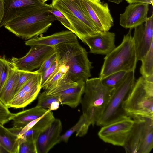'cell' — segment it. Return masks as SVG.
Returning a JSON list of instances; mask_svg holds the SVG:
<instances>
[{"instance_id": "cell-1", "label": "cell", "mask_w": 153, "mask_h": 153, "mask_svg": "<svg viewBox=\"0 0 153 153\" xmlns=\"http://www.w3.org/2000/svg\"><path fill=\"white\" fill-rule=\"evenodd\" d=\"M58 62L69 66L67 77L75 82H85L91 76L93 67L86 50L78 41L59 44L54 47Z\"/></svg>"}, {"instance_id": "cell-2", "label": "cell", "mask_w": 153, "mask_h": 153, "mask_svg": "<svg viewBox=\"0 0 153 153\" xmlns=\"http://www.w3.org/2000/svg\"><path fill=\"white\" fill-rule=\"evenodd\" d=\"M132 30L129 29L121 43L104 57L99 77L101 79L118 71H135L138 60Z\"/></svg>"}, {"instance_id": "cell-3", "label": "cell", "mask_w": 153, "mask_h": 153, "mask_svg": "<svg viewBox=\"0 0 153 153\" xmlns=\"http://www.w3.org/2000/svg\"><path fill=\"white\" fill-rule=\"evenodd\" d=\"M122 108L126 114L132 117L153 118V75L141 76L137 80Z\"/></svg>"}, {"instance_id": "cell-4", "label": "cell", "mask_w": 153, "mask_h": 153, "mask_svg": "<svg viewBox=\"0 0 153 153\" xmlns=\"http://www.w3.org/2000/svg\"><path fill=\"white\" fill-rule=\"evenodd\" d=\"M51 4L43 7L27 15L15 19L7 23L5 27L17 36L30 39L45 33L55 20L48 11Z\"/></svg>"}, {"instance_id": "cell-5", "label": "cell", "mask_w": 153, "mask_h": 153, "mask_svg": "<svg viewBox=\"0 0 153 153\" xmlns=\"http://www.w3.org/2000/svg\"><path fill=\"white\" fill-rule=\"evenodd\" d=\"M82 0H52V7L61 12L79 39L100 32L83 6Z\"/></svg>"}, {"instance_id": "cell-6", "label": "cell", "mask_w": 153, "mask_h": 153, "mask_svg": "<svg viewBox=\"0 0 153 153\" xmlns=\"http://www.w3.org/2000/svg\"><path fill=\"white\" fill-rule=\"evenodd\" d=\"M135 82L134 71L127 72L121 83L114 89L111 97L96 124L97 125L102 126L127 115L123 109L122 105Z\"/></svg>"}, {"instance_id": "cell-7", "label": "cell", "mask_w": 153, "mask_h": 153, "mask_svg": "<svg viewBox=\"0 0 153 153\" xmlns=\"http://www.w3.org/2000/svg\"><path fill=\"white\" fill-rule=\"evenodd\" d=\"M114 89L104 85L99 77L88 79L85 82L84 94L80 102L82 109L89 108L100 117Z\"/></svg>"}, {"instance_id": "cell-8", "label": "cell", "mask_w": 153, "mask_h": 153, "mask_svg": "<svg viewBox=\"0 0 153 153\" xmlns=\"http://www.w3.org/2000/svg\"><path fill=\"white\" fill-rule=\"evenodd\" d=\"M134 119L125 116L103 126L98 135L104 142L114 146H124L134 124Z\"/></svg>"}, {"instance_id": "cell-9", "label": "cell", "mask_w": 153, "mask_h": 153, "mask_svg": "<svg viewBox=\"0 0 153 153\" xmlns=\"http://www.w3.org/2000/svg\"><path fill=\"white\" fill-rule=\"evenodd\" d=\"M85 83L82 81H73L66 76L56 85L45 91L48 95L58 97L61 105L75 108L81 102L84 92Z\"/></svg>"}, {"instance_id": "cell-10", "label": "cell", "mask_w": 153, "mask_h": 153, "mask_svg": "<svg viewBox=\"0 0 153 153\" xmlns=\"http://www.w3.org/2000/svg\"><path fill=\"white\" fill-rule=\"evenodd\" d=\"M24 56L19 58L12 57L11 62L15 68L19 71H31L39 68L44 61L54 52V48L36 45Z\"/></svg>"}, {"instance_id": "cell-11", "label": "cell", "mask_w": 153, "mask_h": 153, "mask_svg": "<svg viewBox=\"0 0 153 153\" xmlns=\"http://www.w3.org/2000/svg\"><path fill=\"white\" fill-rule=\"evenodd\" d=\"M4 15L0 27L13 20L34 12L48 5L40 0H3Z\"/></svg>"}, {"instance_id": "cell-12", "label": "cell", "mask_w": 153, "mask_h": 153, "mask_svg": "<svg viewBox=\"0 0 153 153\" xmlns=\"http://www.w3.org/2000/svg\"><path fill=\"white\" fill-rule=\"evenodd\" d=\"M89 16L101 32L108 31L114 25L113 19L108 3L100 0H82Z\"/></svg>"}, {"instance_id": "cell-13", "label": "cell", "mask_w": 153, "mask_h": 153, "mask_svg": "<svg viewBox=\"0 0 153 153\" xmlns=\"http://www.w3.org/2000/svg\"><path fill=\"white\" fill-rule=\"evenodd\" d=\"M143 24L134 28L133 37L137 59L141 61L153 43V14Z\"/></svg>"}, {"instance_id": "cell-14", "label": "cell", "mask_w": 153, "mask_h": 153, "mask_svg": "<svg viewBox=\"0 0 153 153\" xmlns=\"http://www.w3.org/2000/svg\"><path fill=\"white\" fill-rule=\"evenodd\" d=\"M115 36L114 33L108 31L100 32L79 39L88 46L90 53L106 55L116 47Z\"/></svg>"}, {"instance_id": "cell-15", "label": "cell", "mask_w": 153, "mask_h": 153, "mask_svg": "<svg viewBox=\"0 0 153 153\" xmlns=\"http://www.w3.org/2000/svg\"><path fill=\"white\" fill-rule=\"evenodd\" d=\"M62 129L61 121L55 119L48 126L39 134L36 141L37 153H47L61 141Z\"/></svg>"}, {"instance_id": "cell-16", "label": "cell", "mask_w": 153, "mask_h": 153, "mask_svg": "<svg viewBox=\"0 0 153 153\" xmlns=\"http://www.w3.org/2000/svg\"><path fill=\"white\" fill-rule=\"evenodd\" d=\"M149 4H129L123 13L120 14L119 23L125 28L133 29L143 24L147 19Z\"/></svg>"}, {"instance_id": "cell-17", "label": "cell", "mask_w": 153, "mask_h": 153, "mask_svg": "<svg viewBox=\"0 0 153 153\" xmlns=\"http://www.w3.org/2000/svg\"><path fill=\"white\" fill-rule=\"evenodd\" d=\"M78 41L77 36L71 31H62L45 36H34L25 42L26 45H42L54 48L63 43Z\"/></svg>"}, {"instance_id": "cell-18", "label": "cell", "mask_w": 153, "mask_h": 153, "mask_svg": "<svg viewBox=\"0 0 153 153\" xmlns=\"http://www.w3.org/2000/svg\"><path fill=\"white\" fill-rule=\"evenodd\" d=\"M49 111L36 105V106L15 113L12 119L13 126L9 130L17 135L21 130L28 123L43 116Z\"/></svg>"}, {"instance_id": "cell-19", "label": "cell", "mask_w": 153, "mask_h": 153, "mask_svg": "<svg viewBox=\"0 0 153 153\" xmlns=\"http://www.w3.org/2000/svg\"><path fill=\"white\" fill-rule=\"evenodd\" d=\"M144 117L136 116L132 117L134 121V125L123 146L126 153H138L143 138Z\"/></svg>"}, {"instance_id": "cell-20", "label": "cell", "mask_w": 153, "mask_h": 153, "mask_svg": "<svg viewBox=\"0 0 153 153\" xmlns=\"http://www.w3.org/2000/svg\"><path fill=\"white\" fill-rule=\"evenodd\" d=\"M0 144L8 153L19 152V145L17 136L0 124Z\"/></svg>"}, {"instance_id": "cell-21", "label": "cell", "mask_w": 153, "mask_h": 153, "mask_svg": "<svg viewBox=\"0 0 153 153\" xmlns=\"http://www.w3.org/2000/svg\"><path fill=\"white\" fill-rule=\"evenodd\" d=\"M19 77V71L15 68L1 89L0 93V100L6 106L15 93Z\"/></svg>"}, {"instance_id": "cell-22", "label": "cell", "mask_w": 153, "mask_h": 153, "mask_svg": "<svg viewBox=\"0 0 153 153\" xmlns=\"http://www.w3.org/2000/svg\"><path fill=\"white\" fill-rule=\"evenodd\" d=\"M153 148V118L144 117V132L138 153H149Z\"/></svg>"}, {"instance_id": "cell-23", "label": "cell", "mask_w": 153, "mask_h": 153, "mask_svg": "<svg viewBox=\"0 0 153 153\" xmlns=\"http://www.w3.org/2000/svg\"><path fill=\"white\" fill-rule=\"evenodd\" d=\"M91 125L90 123L82 114L78 122L61 136V141L67 142L70 137L75 132L76 136L81 137L84 136L87 133Z\"/></svg>"}, {"instance_id": "cell-24", "label": "cell", "mask_w": 153, "mask_h": 153, "mask_svg": "<svg viewBox=\"0 0 153 153\" xmlns=\"http://www.w3.org/2000/svg\"><path fill=\"white\" fill-rule=\"evenodd\" d=\"M37 105L50 111L57 109L61 104L59 99L57 97L48 95L45 91L39 94Z\"/></svg>"}, {"instance_id": "cell-25", "label": "cell", "mask_w": 153, "mask_h": 153, "mask_svg": "<svg viewBox=\"0 0 153 153\" xmlns=\"http://www.w3.org/2000/svg\"><path fill=\"white\" fill-rule=\"evenodd\" d=\"M141 61L140 72L142 76L146 77L153 75V43Z\"/></svg>"}, {"instance_id": "cell-26", "label": "cell", "mask_w": 153, "mask_h": 153, "mask_svg": "<svg viewBox=\"0 0 153 153\" xmlns=\"http://www.w3.org/2000/svg\"><path fill=\"white\" fill-rule=\"evenodd\" d=\"M15 69L11 62L0 56V93L5 82Z\"/></svg>"}, {"instance_id": "cell-27", "label": "cell", "mask_w": 153, "mask_h": 153, "mask_svg": "<svg viewBox=\"0 0 153 153\" xmlns=\"http://www.w3.org/2000/svg\"><path fill=\"white\" fill-rule=\"evenodd\" d=\"M68 69L69 66L67 65H60L56 73L50 78L42 88L47 90L56 85L66 76Z\"/></svg>"}, {"instance_id": "cell-28", "label": "cell", "mask_w": 153, "mask_h": 153, "mask_svg": "<svg viewBox=\"0 0 153 153\" xmlns=\"http://www.w3.org/2000/svg\"><path fill=\"white\" fill-rule=\"evenodd\" d=\"M127 73L124 71L114 73L102 79V82L108 87L114 89L121 83Z\"/></svg>"}, {"instance_id": "cell-29", "label": "cell", "mask_w": 153, "mask_h": 153, "mask_svg": "<svg viewBox=\"0 0 153 153\" xmlns=\"http://www.w3.org/2000/svg\"><path fill=\"white\" fill-rule=\"evenodd\" d=\"M48 11L54 16L55 20L59 21L65 27L74 33V30L69 21L61 12L52 6L48 10Z\"/></svg>"}, {"instance_id": "cell-30", "label": "cell", "mask_w": 153, "mask_h": 153, "mask_svg": "<svg viewBox=\"0 0 153 153\" xmlns=\"http://www.w3.org/2000/svg\"><path fill=\"white\" fill-rule=\"evenodd\" d=\"M15 113H11L8 108L0 100V124L2 125L12 120Z\"/></svg>"}, {"instance_id": "cell-31", "label": "cell", "mask_w": 153, "mask_h": 153, "mask_svg": "<svg viewBox=\"0 0 153 153\" xmlns=\"http://www.w3.org/2000/svg\"><path fill=\"white\" fill-rule=\"evenodd\" d=\"M40 132L39 130L33 126L31 128L24 133L20 138L18 139L19 145L21 143L25 140L36 142Z\"/></svg>"}, {"instance_id": "cell-32", "label": "cell", "mask_w": 153, "mask_h": 153, "mask_svg": "<svg viewBox=\"0 0 153 153\" xmlns=\"http://www.w3.org/2000/svg\"><path fill=\"white\" fill-rule=\"evenodd\" d=\"M37 153L36 142L25 140L19 145V153Z\"/></svg>"}, {"instance_id": "cell-33", "label": "cell", "mask_w": 153, "mask_h": 153, "mask_svg": "<svg viewBox=\"0 0 153 153\" xmlns=\"http://www.w3.org/2000/svg\"><path fill=\"white\" fill-rule=\"evenodd\" d=\"M59 66L56 59L51 66L42 74L41 88L51 76L56 72Z\"/></svg>"}, {"instance_id": "cell-34", "label": "cell", "mask_w": 153, "mask_h": 153, "mask_svg": "<svg viewBox=\"0 0 153 153\" xmlns=\"http://www.w3.org/2000/svg\"><path fill=\"white\" fill-rule=\"evenodd\" d=\"M19 71V77L16 86V92L34 74L37 73L36 71Z\"/></svg>"}, {"instance_id": "cell-35", "label": "cell", "mask_w": 153, "mask_h": 153, "mask_svg": "<svg viewBox=\"0 0 153 153\" xmlns=\"http://www.w3.org/2000/svg\"><path fill=\"white\" fill-rule=\"evenodd\" d=\"M57 59L56 53H54L46 59L39 68L36 70L38 73L42 74L50 68Z\"/></svg>"}, {"instance_id": "cell-36", "label": "cell", "mask_w": 153, "mask_h": 153, "mask_svg": "<svg viewBox=\"0 0 153 153\" xmlns=\"http://www.w3.org/2000/svg\"><path fill=\"white\" fill-rule=\"evenodd\" d=\"M40 118L32 121L24 126L17 134V136L18 138V139L20 138L24 133L31 128Z\"/></svg>"}, {"instance_id": "cell-37", "label": "cell", "mask_w": 153, "mask_h": 153, "mask_svg": "<svg viewBox=\"0 0 153 153\" xmlns=\"http://www.w3.org/2000/svg\"><path fill=\"white\" fill-rule=\"evenodd\" d=\"M129 4L142 3L151 4L153 5V1L152 0H124Z\"/></svg>"}, {"instance_id": "cell-38", "label": "cell", "mask_w": 153, "mask_h": 153, "mask_svg": "<svg viewBox=\"0 0 153 153\" xmlns=\"http://www.w3.org/2000/svg\"><path fill=\"white\" fill-rule=\"evenodd\" d=\"M4 11L3 1V0H0V23L3 17Z\"/></svg>"}, {"instance_id": "cell-39", "label": "cell", "mask_w": 153, "mask_h": 153, "mask_svg": "<svg viewBox=\"0 0 153 153\" xmlns=\"http://www.w3.org/2000/svg\"><path fill=\"white\" fill-rule=\"evenodd\" d=\"M7 152L1 146L0 144V153H7Z\"/></svg>"}, {"instance_id": "cell-40", "label": "cell", "mask_w": 153, "mask_h": 153, "mask_svg": "<svg viewBox=\"0 0 153 153\" xmlns=\"http://www.w3.org/2000/svg\"><path fill=\"white\" fill-rule=\"evenodd\" d=\"M43 3H45V2L48 0H40Z\"/></svg>"}, {"instance_id": "cell-41", "label": "cell", "mask_w": 153, "mask_h": 153, "mask_svg": "<svg viewBox=\"0 0 153 153\" xmlns=\"http://www.w3.org/2000/svg\"></svg>"}]
</instances>
